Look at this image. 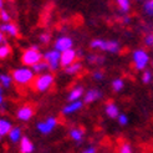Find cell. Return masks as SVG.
Instances as JSON below:
<instances>
[{"mask_svg":"<svg viewBox=\"0 0 153 153\" xmlns=\"http://www.w3.org/2000/svg\"><path fill=\"white\" fill-rule=\"evenodd\" d=\"M60 59H61V52L56 51L55 49H51V50H48L42 53V60L49 65V68L50 71L53 72V71H57L59 68L61 67L60 65Z\"/></svg>","mask_w":153,"mask_h":153,"instance_id":"obj_6","label":"cell"},{"mask_svg":"<svg viewBox=\"0 0 153 153\" xmlns=\"http://www.w3.org/2000/svg\"><path fill=\"white\" fill-rule=\"evenodd\" d=\"M141 80L144 85H148L153 81V72L151 70H144L142 72V76H141Z\"/></svg>","mask_w":153,"mask_h":153,"instance_id":"obj_27","label":"cell"},{"mask_svg":"<svg viewBox=\"0 0 153 153\" xmlns=\"http://www.w3.org/2000/svg\"><path fill=\"white\" fill-rule=\"evenodd\" d=\"M143 42H144V45H146L147 48L153 49V33H148L146 36H144Z\"/></svg>","mask_w":153,"mask_h":153,"instance_id":"obj_33","label":"cell"},{"mask_svg":"<svg viewBox=\"0 0 153 153\" xmlns=\"http://www.w3.org/2000/svg\"><path fill=\"white\" fill-rule=\"evenodd\" d=\"M53 82H55V76L52 72H46V74H41L35 76L34 82H33V87L37 91V92H46L49 91L52 86Z\"/></svg>","mask_w":153,"mask_h":153,"instance_id":"obj_4","label":"cell"},{"mask_svg":"<svg viewBox=\"0 0 153 153\" xmlns=\"http://www.w3.org/2000/svg\"><path fill=\"white\" fill-rule=\"evenodd\" d=\"M143 11L146 13L148 16H153V0H147L143 4Z\"/></svg>","mask_w":153,"mask_h":153,"instance_id":"obj_28","label":"cell"},{"mask_svg":"<svg viewBox=\"0 0 153 153\" xmlns=\"http://www.w3.org/2000/svg\"><path fill=\"white\" fill-rule=\"evenodd\" d=\"M31 70H33V72L37 76V75H41V74H46V72H49V71H50V68H49V65L45 62L44 60H41L40 62L35 64V65L31 67Z\"/></svg>","mask_w":153,"mask_h":153,"instance_id":"obj_21","label":"cell"},{"mask_svg":"<svg viewBox=\"0 0 153 153\" xmlns=\"http://www.w3.org/2000/svg\"><path fill=\"white\" fill-rule=\"evenodd\" d=\"M117 122L120 126H127L128 122H129V118L126 113H120L118 117H117Z\"/></svg>","mask_w":153,"mask_h":153,"instance_id":"obj_31","label":"cell"},{"mask_svg":"<svg viewBox=\"0 0 153 153\" xmlns=\"http://www.w3.org/2000/svg\"><path fill=\"white\" fill-rule=\"evenodd\" d=\"M118 153H133V148L128 142H123L118 147Z\"/></svg>","mask_w":153,"mask_h":153,"instance_id":"obj_29","label":"cell"},{"mask_svg":"<svg viewBox=\"0 0 153 153\" xmlns=\"http://www.w3.org/2000/svg\"><path fill=\"white\" fill-rule=\"evenodd\" d=\"M90 48L92 50L105 51L110 53H117L121 50V45L117 40H105V39H94L90 42Z\"/></svg>","mask_w":153,"mask_h":153,"instance_id":"obj_3","label":"cell"},{"mask_svg":"<svg viewBox=\"0 0 153 153\" xmlns=\"http://www.w3.org/2000/svg\"><path fill=\"white\" fill-rule=\"evenodd\" d=\"M0 92H3V87H1V85H0Z\"/></svg>","mask_w":153,"mask_h":153,"instance_id":"obj_40","label":"cell"},{"mask_svg":"<svg viewBox=\"0 0 153 153\" xmlns=\"http://www.w3.org/2000/svg\"><path fill=\"white\" fill-rule=\"evenodd\" d=\"M132 62H133V67L137 71L143 72L144 70H147V67L151 62L149 53L144 49H136L132 52Z\"/></svg>","mask_w":153,"mask_h":153,"instance_id":"obj_5","label":"cell"},{"mask_svg":"<svg viewBox=\"0 0 153 153\" xmlns=\"http://www.w3.org/2000/svg\"><path fill=\"white\" fill-rule=\"evenodd\" d=\"M79 57V50H75L74 48L70 50H66L64 52H61V59H60V65L61 67H67L71 64L76 62Z\"/></svg>","mask_w":153,"mask_h":153,"instance_id":"obj_9","label":"cell"},{"mask_svg":"<svg viewBox=\"0 0 153 153\" xmlns=\"http://www.w3.org/2000/svg\"><path fill=\"white\" fill-rule=\"evenodd\" d=\"M11 77L13 82L19 87H26L29 85H33L34 79H35V74L33 72L31 67H26V66H21L13 70L11 72Z\"/></svg>","mask_w":153,"mask_h":153,"instance_id":"obj_1","label":"cell"},{"mask_svg":"<svg viewBox=\"0 0 153 153\" xmlns=\"http://www.w3.org/2000/svg\"><path fill=\"white\" fill-rule=\"evenodd\" d=\"M42 60V53L37 45H31L21 53V62L26 67H33L35 64Z\"/></svg>","mask_w":153,"mask_h":153,"instance_id":"obj_2","label":"cell"},{"mask_svg":"<svg viewBox=\"0 0 153 153\" xmlns=\"http://www.w3.org/2000/svg\"><path fill=\"white\" fill-rule=\"evenodd\" d=\"M81 153H97V148L95 146H88L83 149Z\"/></svg>","mask_w":153,"mask_h":153,"instance_id":"obj_35","label":"cell"},{"mask_svg":"<svg viewBox=\"0 0 153 153\" xmlns=\"http://www.w3.org/2000/svg\"><path fill=\"white\" fill-rule=\"evenodd\" d=\"M35 114V110L33 106L30 105H22L20 106L18 111H16V118L20 121V122H27L30 121Z\"/></svg>","mask_w":153,"mask_h":153,"instance_id":"obj_10","label":"cell"},{"mask_svg":"<svg viewBox=\"0 0 153 153\" xmlns=\"http://www.w3.org/2000/svg\"><path fill=\"white\" fill-rule=\"evenodd\" d=\"M7 138L13 144H16L20 142V140L22 138V129L19 126H13L11 131L7 134Z\"/></svg>","mask_w":153,"mask_h":153,"instance_id":"obj_19","label":"cell"},{"mask_svg":"<svg viewBox=\"0 0 153 153\" xmlns=\"http://www.w3.org/2000/svg\"><path fill=\"white\" fill-rule=\"evenodd\" d=\"M68 136L70 138L76 142V143H81L85 138V131L81 128V127H72L70 131H68Z\"/></svg>","mask_w":153,"mask_h":153,"instance_id":"obj_17","label":"cell"},{"mask_svg":"<svg viewBox=\"0 0 153 153\" xmlns=\"http://www.w3.org/2000/svg\"><path fill=\"white\" fill-rule=\"evenodd\" d=\"M5 9V0H0V11Z\"/></svg>","mask_w":153,"mask_h":153,"instance_id":"obj_39","label":"cell"},{"mask_svg":"<svg viewBox=\"0 0 153 153\" xmlns=\"http://www.w3.org/2000/svg\"><path fill=\"white\" fill-rule=\"evenodd\" d=\"M35 151L34 142L26 136H22L19 142V153H33Z\"/></svg>","mask_w":153,"mask_h":153,"instance_id":"obj_14","label":"cell"},{"mask_svg":"<svg viewBox=\"0 0 153 153\" xmlns=\"http://www.w3.org/2000/svg\"><path fill=\"white\" fill-rule=\"evenodd\" d=\"M121 21L123 22V24H129V22H131V18H129L127 14H125V16L121 19Z\"/></svg>","mask_w":153,"mask_h":153,"instance_id":"obj_36","label":"cell"},{"mask_svg":"<svg viewBox=\"0 0 153 153\" xmlns=\"http://www.w3.org/2000/svg\"><path fill=\"white\" fill-rule=\"evenodd\" d=\"M6 44V39H5V35L3 33H0V45Z\"/></svg>","mask_w":153,"mask_h":153,"instance_id":"obj_37","label":"cell"},{"mask_svg":"<svg viewBox=\"0 0 153 153\" xmlns=\"http://www.w3.org/2000/svg\"><path fill=\"white\" fill-rule=\"evenodd\" d=\"M0 33L10 37H18L20 34L18 25L14 24V22H3V24H0Z\"/></svg>","mask_w":153,"mask_h":153,"instance_id":"obj_12","label":"cell"},{"mask_svg":"<svg viewBox=\"0 0 153 153\" xmlns=\"http://www.w3.org/2000/svg\"><path fill=\"white\" fill-rule=\"evenodd\" d=\"M0 20H1L3 22H10L11 15H10V13L7 11L6 9H3L1 11H0Z\"/></svg>","mask_w":153,"mask_h":153,"instance_id":"obj_32","label":"cell"},{"mask_svg":"<svg viewBox=\"0 0 153 153\" xmlns=\"http://www.w3.org/2000/svg\"><path fill=\"white\" fill-rule=\"evenodd\" d=\"M86 59H87V62L91 65H102L105 62V56L98 55V53H90Z\"/></svg>","mask_w":153,"mask_h":153,"instance_id":"obj_22","label":"cell"},{"mask_svg":"<svg viewBox=\"0 0 153 153\" xmlns=\"http://www.w3.org/2000/svg\"><path fill=\"white\" fill-rule=\"evenodd\" d=\"M116 4L123 14H127L131 10V0H116Z\"/></svg>","mask_w":153,"mask_h":153,"instance_id":"obj_25","label":"cell"},{"mask_svg":"<svg viewBox=\"0 0 153 153\" xmlns=\"http://www.w3.org/2000/svg\"><path fill=\"white\" fill-rule=\"evenodd\" d=\"M74 48V40L72 37L66 36V35H61L53 42V49L59 52H64L66 50H70Z\"/></svg>","mask_w":153,"mask_h":153,"instance_id":"obj_8","label":"cell"},{"mask_svg":"<svg viewBox=\"0 0 153 153\" xmlns=\"http://www.w3.org/2000/svg\"><path fill=\"white\" fill-rule=\"evenodd\" d=\"M92 79L95 81H102L105 79V74L101 71V70H95L92 72Z\"/></svg>","mask_w":153,"mask_h":153,"instance_id":"obj_34","label":"cell"},{"mask_svg":"<svg viewBox=\"0 0 153 153\" xmlns=\"http://www.w3.org/2000/svg\"><path fill=\"white\" fill-rule=\"evenodd\" d=\"M13 77L9 74H0V85L3 88H10L13 85Z\"/></svg>","mask_w":153,"mask_h":153,"instance_id":"obj_23","label":"cell"},{"mask_svg":"<svg viewBox=\"0 0 153 153\" xmlns=\"http://www.w3.org/2000/svg\"><path fill=\"white\" fill-rule=\"evenodd\" d=\"M85 95V88L83 86H75L70 90L67 95V102H74V101H80Z\"/></svg>","mask_w":153,"mask_h":153,"instance_id":"obj_15","label":"cell"},{"mask_svg":"<svg viewBox=\"0 0 153 153\" xmlns=\"http://www.w3.org/2000/svg\"><path fill=\"white\" fill-rule=\"evenodd\" d=\"M39 41L44 45H48L51 42V34L48 33V31H45V33H41L40 36H39Z\"/></svg>","mask_w":153,"mask_h":153,"instance_id":"obj_30","label":"cell"},{"mask_svg":"<svg viewBox=\"0 0 153 153\" xmlns=\"http://www.w3.org/2000/svg\"><path fill=\"white\" fill-rule=\"evenodd\" d=\"M111 87H112V90L114 91V92H121V91L125 88V80L121 79V77L114 79L111 82Z\"/></svg>","mask_w":153,"mask_h":153,"instance_id":"obj_24","label":"cell"},{"mask_svg":"<svg viewBox=\"0 0 153 153\" xmlns=\"http://www.w3.org/2000/svg\"><path fill=\"white\" fill-rule=\"evenodd\" d=\"M11 55V48L9 44L0 45V60H5Z\"/></svg>","mask_w":153,"mask_h":153,"instance_id":"obj_26","label":"cell"},{"mask_svg":"<svg viewBox=\"0 0 153 153\" xmlns=\"http://www.w3.org/2000/svg\"><path fill=\"white\" fill-rule=\"evenodd\" d=\"M3 105H5V98H4V94L0 92V107H1Z\"/></svg>","mask_w":153,"mask_h":153,"instance_id":"obj_38","label":"cell"},{"mask_svg":"<svg viewBox=\"0 0 153 153\" xmlns=\"http://www.w3.org/2000/svg\"><path fill=\"white\" fill-rule=\"evenodd\" d=\"M83 103L81 100L80 101H74V102H68L66 103L64 107H62V110H61V113L64 114V116H70V114H74L76 112H79L80 110H82V107H83Z\"/></svg>","mask_w":153,"mask_h":153,"instance_id":"obj_13","label":"cell"},{"mask_svg":"<svg viewBox=\"0 0 153 153\" xmlns=\"http://www.w3.org/2000/svg\"><path fill=\"white\" fill-rule=\"evenodd\" d=\"M82 64L80 61H76V62L71 64L70 66L65 67V74L66 75H70V76H75V75H79L82 71Z\"/></svg>","mask_w":153,"mask_h":153,"instance_id":"obj_20","label":"cell"},{"mask_svg":"<svg viewBox=\"0 0 153 153\" xmlns=\"http://www.w3.org/2000/svg\"><path fill=\"white\" fill-rule=\"evenodd\" d=\"M83 103L90 105V103H94L96 101H98L100 98H102V92L101 90L98 88H90L87 91H85V95H83Z\"/></svg>","mask_w":153,"mask_h":153,"instance_id":"obj_11","label":"cell"},{"mask_svg":"<svg viewBox=\"0 0 153 153\" xmlns=\"http://www.w3.org/2000/svg\"><path fill=\"white\" fill-rule=\"evenodd\" d=\"M105 113H106V116L110 117V118H117L121 112H120L118 106L114 102L110 101V102H107L106 106H105Z\"/></svg>","mask_w":153,"mask_h":153,"instance_id":"obj_18","label":"cell"},{"mask_svg":"<svg viewBox=\"0 0 153 153\" xmlns=\"http://www.w3.org/2000/svg\"><path fill=\"white\" fill-rule=\"evenodd\" d=\"M13 128V122L6 117H0V138H4L9 134Z\"/></svg>","mask_w":153,"mask_h":153,"instance_id":"obj_16","label":"cell"},{"mask_svg":"<svg viewBox=\"0 0 153 153\" xmlns=\"http://www.w3.org/2000/svg\"><path fill=\"white\" fill-rule=\"evenodd\" d=\"M59 125V120L55 116H49L45 120L37 122L36 123V129L37 132H40L41 134H50L53 129H55Z\"/></svg>","mask_w":153,"mask_h":153,"instance_id":"obj_7","label":"cell"}]
</instances>
